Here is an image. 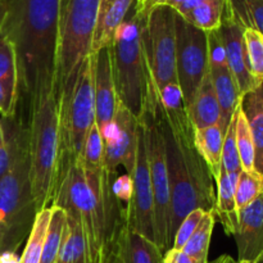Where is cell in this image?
<instances>
[{
  "label": "cell",
  "mask_w": 263,
  "mask_h": 263,
  "mask_svg": "<svg viewBox=\"0 0 263 263\" xmlns=\"http://www.w3.org/2000/svg\"><path fill=\"white\" fill-rule=\"evenodd\" d=\"M216 216L215 211L205 213L203 220L195 229L194 233L186 241L182 248V252L192 257L198 263H208V251H210L211 236H212L213 229H215Z\"/></svg>",
  "instance_id": "cell-27"
},
{
  "label": "cell",
  "mask_w": 263,
  "mask_h": 263,
  "mask_svg": "<svg viewBox=\"0 0 263 263\" xmlns=\"http://www.w3.org/2000/svg\"><path fill=\"white\" fill-rule=\"evenodd\" d=\"M236 145H238L239 158H240L243 171H256V167H254L256 148H254L253 138H252L248 122L241 110L240 104L236 109Z\"/></svg>",
  "instance_id": "cell-32"
},
{
  "label": "cell",
  "mask_w": 263,
  "mask_h": 263,
  "mask_svg": "<svg viewBox=\"0 0 263 263\" xmlns=\"http://www.w3.org/2000/svg\"><path fill=\"white\" fill-rule=\"evenodd\" d=\"M226 4L228 0H207L181 17L194 27L208 32L220 27Z\"/></svg>",
  "instance_id": "cell-28"
},
{
  "label": "cell",
  "mask_w": 263,
  "mask_h": 263,
  "mask_svg": "<svg viewBox=\"0 0 263 263\" xmlns=\"http://www.w3.org/2000/svg\"><path fill=\"white\" fill-rule=\"evenodd\" d=\"M136 0H100L97 13L92 53L113 43L118 27L123 23Z\"/></svg>",
  "instance_id": "cell-19"
},
{
  "label": "cell",
  "mask_w": 263,
  "mask_h": 263,
  "mask_svg": "<svg viewBox=\"0 0 263 263\" xmlns=\"http://www.w3.org/2000/svg\"><path fill=\"white\" fill-rule=\"evenodd\" d=\"M163 263H198L197 261L187 256L185 252L177 249H170L164 253Z\"/></svg>",
  "instance_id": "cell-39"
},
{
  "label": "cell",
  "mask_w": 263,
  "mask_h": 263,
  "mask_svg": "<svg viewBox=\"0 0 263 263\" xmlns=\"http://www.w3.org/2000/svg\"><path fill=\"white\" fill-rule=\"evenodd\" d=\"M146 18L139 10L138 0L118 27L110 44V69L116 95L140 122L151 103L159 99L146 54L144 27Z\"/></svg>",
  "instance_id": "cell-3"
},
{
  "label": "cell",
  "mask_w": 263,
  "mask_h": 263,
  "mask_svg": "<svg viewBox=\"0 0 263 263\" xmlns=\"http://www.w3.org/2000/svg\"><path fill=\"white\" fill-rule=\"evenodd\" d=\"M100 0H61L55 64V99L58 108L71 99L84 62L92 54L97 13Z\"/></svg>",
  "instance_id": "cell-4"
},
{
  "label": "cell",
  "mask_w": 263,
  "mask_h": 263,
  "mask_svg": "<svg viewBox=\"0 0 263 263\" xmlns=\"http://www.w3.org/2000/svg\"><path fill=\"white\" fill-rule=\"evenodd\" d=\"M181 2H182V0H168V2H167V5H170V7L174 8V9H175V8H176L177 5H179Z\"/></svg>",
  "instance_id": "cell-45"
},
{
  "label": "cell",
  "mask_w": 263,
  "mask_h": 263,
  "mask_svg": "<svg viewBox=\"0 0 263 263\" xmlns=\"http://www.w3.org/2000/svg\"><path fill=\"white\" fill-rule=\"evenodd\" d=\"M59 110L58 162H57L54 202L71 168L80 162L85 140L95 125L94 57L84 62L77 76L71 99Z\"/></svg>",
  "instance_id": "cell-5"
},
{
  "label": "cell",
  "mask_w": 263,
  "mask_h": 263,
  "mask_svg": "<svg viewBox=\"0 0 263 263\" xmlns=\"http://www.w3.org/2000/svg\"><path fill=\"white\" fill-rule=\"evenodd\" d=\"M0 81L18 85L17 58L13 44L0 32Z\"/></svg>",
  "instance_id": "cell-36"
},
{
  "label": "cell",
  "mask_w": 263,
  "mask_h": 263,
  "mask_svg": "<svg viewBox=\"0 0 263 263\" xmlns=\"http://www.w3.org/2000/svg\"><path fill=\"white\" fill-rule=\"evenodd\" d=\"M5 140L10 146V167L0 179V257L15 254L27 240L37 210L31 190L30 130L21 115L3 118Z\"/></svg>",
  "instance_id": "cell-2"
},
{
  "label": "cell",
  "mask_w": 263,
  "mask_h": 263,
  "mask_svg": "<svg viewBox=\"0 0 263 263\" xmlns=\"http://www.w3.org/2000/svg\"><path fill=\"white\" fill-rule=\"evenodd\" d=\"M139 123L140 122L118 103L112 125L103 135L104 153L102 175L112 180H117L120 177V166L126 170L128 177L133 175L138 148Z\"/></svg>",
  "instance_id": "cell-14"
},
{
  "label": "cell",
  "mask_w": 263,
  "mask_h": 263,
  "mask_svg": "<svg viewBox=\"0 0 263 263\" xmlns=\"http://www.w3.org/2000/svg\"><path fill=\"white\" fill-rule=\"evenodd\" d=\"M61 0H7L2 33L17 58V112L28 122L33 105L55 84ZM55 92V91H54Z\"/></svg>",
  "instance_id": "cell-1"
},
{
  "label": "cell",
  "mask_w": 263,
  "mask_h": 263,
  "mask_svg": "<svg viewBox=\"0 0 263 263\" xmlns=\"http://www.w3.org/2000/svg\"><path fill=\"white\" fill-rule=\"evenodd\" d=\"M131 193L125 208V220L128 228L156 243L154 226V199L152 190L151 171L146 156L144 127L139 123L138 148L135 166L130 177Z\"/></svg>",
  "instance_id": "cell-13"
},
{
  "label": "cell",
  "mask_w": 263,
  "mask_h": 263,
  "mask_svg": "<svg viewBox=\"0 0 263 263\" xmlns=\"http://www.w3.org/2000/svg\"><path fill=\"white\" fill-rule=\"evenodd\" d=\"M238 263H251V262H239V261H238Z\"/></svg>",
  "instance_id": "cell-48"
},
{
  "label": "cell",
  "mask_w": 263,
  "mask_h": 263,
  "mask_svg": "<svg viewBox=\"0 0 263 263\" xmlns=\"http://www.w3.org/2000/svg\"><path fill=\"white\" fill-rule=\"evenodd\" d=\"M18 105V85L0 81V113L3 118L14 117Z\"/></svg>",
  "instance_id": "cell-38"
},
{
  "label": "cell",
  "mask_w": 263,
  "mask_h": 263,
  "mask_svg": "<svg viewBox=\"0 0 263 263\" xmlns=\"http://www.w3.org/2000/svg\"><path fill=\"white\" fill-rule=\"evenodd\" d=\"M140 123L143 125L144 135H145L146 156H148L152 190H153L156 244L164 254L167 251L172 249V239L170 235L171 202H170L164 141L161 123H159V102L148 105Z\"/></svg>",
  "instance_id": "cell-9"
},
{
  "label": "cell",
  "mask_w": 263,
  "mask_h": 263,
  "mask_svg": "<svg viewBox=\"0 0 263 263\" xmlns=\"http://www.w3.org/2000/svg\"><path fill=\"white\" fill-rule=\"evenodd\" d=\"M5 143V136H4V130H3V126L0 123V146Z\"/></svg>",
  "instance_id": "cell-46"
},
{
  "label": "cell",
  "mask_w": 263,
  "mask_h": 263,
  "mask_svg": "<svg viewBox=\"0 0 263 263\" xmlns=\"http://www.w3.org/2000/svg\"><path fill=\"white\" fill-rule=\"evenodd\" d=\"M103 153H104V140L100 134L97 125L92 126L87 133L86 140H85L84 151H82L81 164L84 174L89 181L90 186L92 187L98 195L100 194V177H102L103 168ZM100 199V198H99Z\"/></svg>",
  "instance_id": "cell-24"
},
{
  "label": "cell",
  "mask_w": 263,
  "mask_h": 263,
  "mask_svg": "<svg viewBox=\"0 0 263 263\" xmlns=\"http://www.w3.org/2000/svg\"><path fill=\"white\" fill-rule=\"evenodd\" d=\"M218 32L225 46L228 66L233 76L235 77L241 97L263 85L259 84L249 71L248 63H247L246 45H244V28L233 17L228 4H226L222 21L218 27Z\"/></svg>",
  "instance_id": "cell-15"
},
{
  "label": "cell",
  "mask_w": 263,
  "mask_h": 263,
  "mask_svg": "<svg viewBox=\"0 0 263 263\" xmlns=\"http://www.w3.org/2000/svg\"><path fill=\"white\" fill-rule=\"evenodd\" d=\"M176 77L187 110L208 73L207 32L185 21L176 12Z\"/></svg>",
  "instance_id": "cell-11"
},
{
  "label": "cell",
  "mask_w": 263,
  "mask_h": 263,
  "mask_svg": "<svg viewBox=\"0 0 263 263\" xmlns=\"http://www.w3.org/2000/svg\"><path fill=\"white\" fill-rule=\"evenodd\" d=\"M204 2H207V0H182V2L175 8V10H176L180 15H184L186 14L187 12H190V10L194 9L195 7H198V5H200Z\"/></svg>",
  "instance_id": "cell-42"
},
{
  "label": "cell",
  "mask_w": 263,
  "mask_h": 263,
  "mask_svg": "<svg viewBox=\"0 0 263 263\" xmlns=\"http://www.w3.org/2000/svg\"><path fill=\"white\" fill-rule=\"evenodd\" d=\"M221 171L226 174H240L243 171L236 145V110L225 133L221 157Z\"/></svg>",
  "instance_id": "cell-35"
},
{
  "label": "cell",
  "mask_w": 263,
  "mask_h": 263,
  "mask_svg": "<svg viewBox=\"0 0 263 263\" xmlns=\"http://www.w3.org/2000/svg\"><path fill=\"white\" fill-rule=\"evenodd\" d=\"M5 15H7V0H0V32L4 25Z\"/></svg>",
  "instance_id": "cell-43"
},
{
  "label": "cell",
  "mask_w": 263,
  "mask_h": 263,
  "mask_svg": "<svg viewBox=\"0 0 263 263\" xmlns=\"http://www.w3.org/2000/svg\"><path fill=\"white\" fill-rule=\"evenodd\" d=\"M244 45L249 71L259 84H263V35L251 28H246Z\"/></svg>",
  "instance_id": "cell-34"
},
{
  "label": "cell",
  "mask_w": 263,
  "mask_h": 263,
  "mask_svg": "<svg viewBox=\"0 0 263 263\" xmlns=\"http://www.w3.org/2000/svg\"><path fill=\"white\" fill-rule=\"evenodd\" d=\"M161 249L154 241L122 223L113 244L112 263H163Z\"/></svg>",
  "instance_id": "cell-18"
},
{
  "label": "cell",
  "mask_w": 263,
  "mask_h": 263,
  "mask_svg": "<svg viewBox=\"0 0 263 263\" xmlns=\"http://www.w3.org/2000/svg\"><path fill=\"white\" fill-rule=\"evenodd\" d=\"M10 159H12V153H10V146L8 141L0 146V179L8 172L10 167Z\"/></svg>",
  "instance_id": "cell-40"
},
{
  "label": "cell",
  "mask_w": 263,
  "mask_h": 263,
  "mask_svg": "<svg viewBox=\"0 0 263 263\" xmlns=\"http://www.w3.org/2000/svg\"><path fill=\"white\" fill-rule=\"evenodd\" d=\"M228 7L244 30L251 28L263 35V0H228Z\"/></svg>",
  "instance_id": "cell-31"
},
{
  "label": "cell",
  "mask_w": 263,
  "mask_h": 263,
  "mask_svg": "<svg viewBox=\"0 0 263 263\" xmlns=\"http://www.w3.org/2000/svg\"><path fill=\"white\" fill-rule=\"evenodd\" d=\"M195 130L217 125L221 121V109L211 81L210 73L205 74L202 85L194 98L192 107L187 110Z\"/></svg>",
  "instance_id": "cell-22"
},
{
  "label": "cell",
  "mask_w": 263,
  "mask_h": 263,
  "mask_svg": "<svg viewBox=\"0 0 263 263\" xmlns=\"http://www.w3.org/2000/svg\"><path fill=\"white\" fill-rule=\"evenodd\" d=\"M241 110L248 122L254 148L256 171L263 175V85L241 97Z\"/></svg>",
  "instance_id": "cell-23"
},
{
  "label": "cell",
  "mask_w": 263,
  "mask_h": 263,
  "mask_svg": "<svg viewBox=\"0 0 263 263\" xmlns=\"http://www.w3.org/2000/svg\"><path fill=\"white\" fill-rule=\"evenodd\" d=\"M168 0H138L139 10L144 17H148L149 13L154 9V8L159 7V5H167Z\"/></svg>",
  "instance_id": "cell-41"
},
{
  "label": "cell",
  "mask_w": 263,
  "mask_h": 263,
  "mask_svg": "<svg viewBox=\"0 0 263 263\" xmlns=\"http://www.w3.org/2000/svg\"><path fill=\"white\" fill-rule=\"evenodd\" d=\"M234 238L238 261L256 263L263 254V194L239 211V226Z\"/></svg>",
  "instance_id": "cell-17"
},
{
  "label": "cell",
  "mask_w": 263,
  "mask_h": 263,
  "mask_svg": "<svg viewBox=\"0 0 263 263\" xmlns=\"http://www.w3.org/2000/svg\"><path fill=\"white\" fill-rule=\"evenodd\" d=\"M55 263H87L84 234L79 222L68 213Z\"/></svg>",
  "instance_id": "cell-26"
},
{
  "label": "cell",
  "mask_w": 263,
  "mask_h": 263,
  "mask_svg": "<svg viewBox=\"0 0 263 263\" xmlns=\"http://www.w3.org/2000/svg\"><path fill=\"white\" fill-rule=\"evenodd\" d=\"M31 190L37 212L53 207L58 162L59 110L54 91L44 95L31 109Z\"/></svg>",
  "instance_id": "cell-6"
},
{
  "label": "cell",
  "mask_w": 263,
  "mask_h": 263,
  "mask_svg": "<svg viewBox=\"0 0 263 263\" xmlns=\"http://www.w3.org/2000/svg\"><path fill=\"white\" fill-rule=\"evenodd\" d=\"M263 194V175L257 171H241L235 187L238 210H243Z\"/></svg>",
  "instance_id": "cell-33"
},
{
  "label": "cell",
  "mask_w": 263,
  "mask_h": 263,
  "mask_svg": "<svg viewBox=\"0 0 263 263\" xmlns=\"http://www.w3.org/2000/svg\"><path fill=\"white\" fill-rule=\"evenodd\" d=\"M211 263H238V261H234V258H231L230 256H228V254H223V256L218 257L217 259H215L213 262Z\"/></svg>",
  "instance_id": "cell-44"
},
{
  "label": "cell",
  "mask_w": 263,
  "mask_h": 263,
  "mask_svg": "<svg viewBox=\"0 0 263 263\" xmlns=\"http://www.w3.org/2000/svg\"><path fill=\"white\" fill-rule=\"evenodd\" d=\"M94 57V97L95 125L102 136L112 125L117 110V95L110 69L109 48H103L92 53Z\"/></svg>",
  "instance_id": "cell-16"
},
{
  "label": "cell",
  "mask_w": 263,
  "mask_h": 263,
  "mask_svg": "<svg viewBox=\"0 0 263 263\" xmlns=\"http://www.w3.org/2000/svg\"><path fill=\"white\" fill-rule=\"evenodd\" d=\"M159 123H161L162 135L164 141V153H166L167 175H168L170 186V202H171V226H170V235L174 244L175 234L177 228L185 217L192 211L200 208L205 211V205L200 199L199 194L195 190L190 179L187 170L182 161L177 144L175 141L171 128L167 125L161 112V103H159Z\"/></svg>",
  "instance_id": "cell-12"
},
{
  "label": "cell",
  "mask_w": 263,
  "mask_h": 263,
  "mask_svg": "<svg viewBox=\"0 0 263 263\" xmlns=\"http://www.w3.org/2000/svg\"><path fill=\"white\" fill-rule=\"evenodd\" d=\"M53 205L63 208L79 222L86 246L87 263H108L102 203L80 162L67 175Z\"/></svg>",
  "instance_id": "cell-8"
},
{
  "label": "cell",
  "mask_w": 263,
  "mask_h": 263,
  "mask_svg": "<svg viewBox=\"0 0 263 263\" xmlns=\"http://www.w3.org/2000/svg\"><path fill=\"white\" fill-rule=\"evenodd\" d=\"M208 73L211 76V81H212L213 89H215L216 97L220 104V125L226 133L234 113L240 104L241 94L239 91L235 77L233 76L228 64L208 67Z\"/></svg>",
  "instance_id": "cell-20"
},
{
  "label": "cell",
  "mask_w": 263,
  "mask_h": 263,
  "mask_svg": "<svg viewBox=\"0 0 263 263\" xmlns=\"http://www.w3.org/2000/svg\"><path fill=\"white\" fill-rule=\"evenodd\" d=\"M256 263H263V254H262V256H261V257H259V258H258V259H257V261H256Z\"/></svg>",
  "instance_id": "cell-47"
},
{
  "label": "cell",
  "mask_w": 263,
  "mask_h": 263,
  "mask_svg": "<svg viewBox=\"0 0 263 263\" xmlns=\"http://www.w3.org/2000/svg\"><path fill=\"white\" fill-rule=\"evenodd\" d=\"M67 222V213L63 208L58 205L51 207V217L46 230L45 241H44L43 253H41L40 263H55L61 248L63 230Z\"/></svg>",
  "instance_id": "cell-30"
},
{
  "label": "cell",
  "mask_w": 263,
  "mask_h": 263,
  "mask_svg": "<svg viewBox=\"0 0 263 263\" xmlns=\"http://www.w3.org/2000/svg\"><path fill=\"white\" fill-rule=\"evenodd\" d=\"M51 217V207L40 211L33 221L32 230L26 240L25 251L20 258V263H40L43 253L44 241H45L46 230Z\"/></svg>",
  "instance_id": "cell-29"
},
{
  "label": "cell",
  "mask_w": 263,
  "mask_h": 263,
  "mask_svg": "<svg viewBox=\"0 0 263 263\" xmlns=\"http://www.w3.org/2000/svg\"><path fill=\"white\" fill-rule=\"evenodd\" d=\"M223 138H225V131L222 130L220 123L202 130H195V145L210 167L215 181L220 176Z\"/></svg>",
  "instance_id": "cell-25"
},
{
  "label": "cell",
  "mask_w": 263,
  "mask_h": 263,
  "mask_svg": "<svg viewBox=\"0 0 263 263\" xmlns=\"http://www.w3.org/2000/svg\"><path fill=\"white\" fill-rule=\"evenodd\" d=\"M239 174H226L220 171V176L216 180V220L221 222L228 235L236 233L239 226V210L235 200V187Z\"/></svg>",
  "instance_id": "cell-21"
},
{
  "label": "cell",
  "mask_w": 263,
  "mask_h": 263,
  "mask_svg": "<svg viewBox=\"0 0 263 263\" xmlns=\"http://www.w3.org/2000/svg\"><path fill=\"white\" fill-rule=\"evenodd\" d=\"M176 10L159 5L149 13L144 27L146 54L157 91L177 84L176 77Z\"/></svg>",
  "instance_id": "cell-10"
},
{
  "label": "cell",
  "mask_w": 263,
  "mask_h": 263,
  "mask_svg": "<svg viewBox=\"0 0 263 263\" xmlns=\"http://www.w3.org/2000/svg\"><path fill=\"white\" fill-rule=\"evenodd\" d=\"M205 213H207L205 211L197 208V210L192 211V212L182 220V222L180 223V226L177 228L176 234H175L172 249L182 251L184 246L186 244V241L189 240V238L192 236V234L194 233L195 229L198 228V225H199L200 221L203 220Z\"/></svg>",
  "instance_id": "cell-37"
},
{
  "label": "cell",
  "mask_w": 263,
  "mask_h": 263,
  "mask_svg": "<svg viewBox=\"0 0 263 263\" xmlns=\"http://www.w3.org/2000/svg\"><path fill=\"white\" fill-rule=\"evenodd\" d=\"M161 112L171 128L182 161L207 212L215 211V177L195 145V128L190 120L179 85H168L158 92ZM216 182V181H215Z\"/></svg>",
  "instance_id": "cell-7"
}]
</instances>
